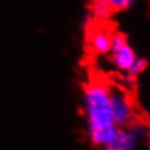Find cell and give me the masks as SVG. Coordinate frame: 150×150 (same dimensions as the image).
<instances>
[{"label":"cell","instance_id":"obj_1","mask_svg":"<svg viewBox=\"0 0 150 150\" xmlns=\"http://www.w3.org/2000/svg\"><path fill=\"white\" fill-rule=\"evenodd\" d=\"M81 102L88 134L116 126L112 118L110 85L103 81L88 83L83 89Z\"/></svg>","mask_w":150,"mask_h":150},{"label":"cell","instance_id":"obj_2","mask_svg":"<svg viewBox=\"0 0 150 150\" xmlns=\"http://www.w3.org/2000/svg\"><path fill=\"white\" fill-rule=\"evenodd\" d=\"M150 137V127L141 121L131 122L129 126L118 129L117 134L103 150H136L142 141Z\"/></svg>","mask_w":150,"mask_h":150},{"label":"cell","instance_id":"obj_3","mask_svg":"<svg viewBox=\"0 0 150 150\" xmlns=\"http://www.w3.org/2000/svg\"><path fill=\"white\" fill-rule=\"evenodd\" d=\"M110 99L113 123L118 129L129 126L135 121L134 102L126 91L110 85Z\"/></svg>","mask_w":150,"mask_h":150},{"label":"cell","instance_id":"obj_4","mask_svg":"<svg viewBox=\"0 0 150 150\" xmlns=\"http://www.w3.org/2000/svg\"><path fill=\"white\" fill-rule=\"evenodd\" d=\"M108 57L112 66L121 73H127L130 66L132 65L135 59L137 57L132 46L127 42V38L122 33H112L111 48L108 52Z\"/></svg>","mask_w":150,"mask_h":150},{"label":"cell","instance_id":"obj_5","mask_svg":"<svg viewBox=\"0 0 150 150\" xmlns=\"http://www.w3.org/2000/svg\"><path fill=\"white\" fill-rule=\"evenodd\" d=\"M112 33L103 28H93L91 29L88 37V42L91 50L97 55H108L111 48Z\"/></svg>","mask_w":150,"mask_h":150},{"label":"cell","instance_id":"obj_6","mask_svg":"<svg viewBox=\"0 0 150 150\" xmlns=\"http://www.w3.org/2000/svg\"><path fill=\"white\" fill-rule=\"evenodd\" d=\"M117 131H118V127L112 126V127H107V129L96 131V132H91V134H88L89 141H91L92 145L96 146V148L104 149L106 146H108L113 141Z\"/></svg>","mask_w":150,"mask_h":150},{"label":"cell","instance_id":"obj_7","mask_svg":"<svg viewBox=\"0 0 150 150\" xmlns=\"http://www.w3.org/2000/svg\"><path fill=\"white\" fill-rule=\"evenodd\" d=\"M113 14L108 0H92L91 4V18L98 22H104L110 19Z\"/></svg>","mask_w":150,"mask_h":150},{"label":"cell","instance_id":"obj_8","mask_svg":"<svg viewBox=\"0 0 150 150\" xmlns=\"http://www.w3.org/2000/svg\"><path fill=\"white\" fill-rule=\"evenodd\" d=\"M148 67V61H146V59L144 57H137L135 59V61L132 62V65L130 66V69L127 70L126 75H129L131 78H135L137 76V75H140L142 71H145V69Z\"/></svg>","mask_w":150,"mask_h":150},{"label":"cell","instance_id":"obj_9","mask_svg":"<svg viewBox=\"0 0 150 150\" xmlns=\"http://www.w3.org/2000/svg\"><path fill=\"white\" fill-rule=\"evenodd\" d=\"M136 0H108L112 10L115 12H122V10H127L131 8Z\"/></svg>","mask_w":150,"mask_h":150}]
</instances>
